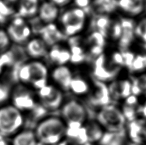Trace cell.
<instances>
[{
    "label": "cell",
    "instance_id": "1",
    "mask_svg": "<svg viewBox=\"0 0 146 145\" xmlns=\"http://www.w3.org/2000/svg\"><path fill=\"white\" fill-rule=\"evenodd\" d=\"M17 76L22 83L31 84L38 90L47 85L48 69L45 65L38 61L21 63Z\"/></svg>",
    "mask_w": 146,
    "mask_h": 145
},
{
    "label": "cell",
    "instance_id": "2",
    "mask_svg": "<svg viewBox=\"0 0 146 145\" xmlns=\"http://www.w3.org/2000/svg\"><path fill=\"white\" fill-rule=\"evenodd\" d=\"M66 131V126L60 119L51 117L41 121L38 124L35 134L38 141L49 145L58 142Z\"/></svg>",
    "mask_w": 146,
    "mask_h": 145
},
{
    "label": "cell",
    "instance_id": "3",
    "mask_svg": "<svg viewBox=\"0 0 146 145\" xmlns=\"http://www.w3.org/2000/svg\"><path fill=\"white\" fill-rule=\"evenodd\" d=\"M24 123L21 111L13 105L0 107V136H11L16 134Z\"/></svg>",
    "mask_w": 146,
    "mask_h": 145
},
{
    "label": "cell",
    "instance_id": "4",
    "mask_svg": "<svg viewBox=\"0 0 146 145\" xmlns=\"http://www.w3.org/2000/svg\"><path fill=\"white\" fill-rule=\"evenodd\" d=\"M99 123L110 132H117L124 130L126 119L122 111L113 105L103 107L98 114Z\"/></svg>",
    "mask_w": 146,
    "mask_h": 145
},
{
    "label": "cell",
    "instance_id": "5",
    "mask_svg": "<svg viewBox=\"0 0 146 145\" xmlns=\"http://www.w3.org/2000/svg\"><path fill=\"white\" fill-rule=\"evenodd\" d=\"M85 12L84 10L76 8L64 12L61 22L66 35L72 36L80 32L85 24Z\"/></svg>",
    "mask_w": 146,
    "mask_h": 145
},
{
    "label": "cell",
    "instance_id": "6",
    "mask_svg": "<svg viewBox=\"0 0 146 145\" xmlns=\"http://www.w3.org/2000/svg\"><path fill=\"white\" fill-rule=\"evenodd\" d=\"M6 32L10 41L21 45L28 42L32 34V29L24 18L18 16L11 20Z\"/></svg>",
    "mask_w": 146,
    "mask_h": 145
},
{
    "label": "cell",
    "instance_id": "7",
    "mask_svg": "<svg viewBox=\"0 0 146 145\" xmlns=\"http://www.w3.org/2000/svg\"><path fill=\"white\" fill-rule=\"evenodd\" d=\"M62 114L67 122L68 127L82 126L87 117L84 107L74 100L69 101L63 106Z\"/></svg>",
    "mask_w": 146,
    "mask_h": 145
},
{
    "label": "cell",
    "instance_id": "8",
    "mask_svg": "<svg viewBox=\"0 0 146 145\" xmlns=\"http://www.w3.org/2000/svg\"><path fill=\"white\" fill-rule=\"evenodd\" d=\"M38 95L43 107L49 110L57 109L60 106L63 98L60 90L48 84L38 90Z\"/></svg>",
    "mask_w": 146,
    "mask_h": 145
},
{
    "label": "cell",
    "instance_id": "9",
    "mask_svg": "<svg viewBox=\"0 0 146 145\" xmlns=\"http://www.w3.org/2000/svg\"><path fill=\"white\" fill-rule=\"evenodd\" d=\"M13 105L20 111H31L36 103L31 92L23 86L15 87L12 94Z\"/></svg>",
    "mask_w": 146,
    "mask_h": 145
},
{
    "label": "cell",
    "instance_id": "10",
    "mask_svg": "<svg viewBox=\"0 0 146 145\" xmlns=\"http://www.w3.org/2000/svg\"><path fill=\"white\" fill-rule=\"evenodd\" d=\"M118 67H112L106 63L104 54H101L96 59L94 68V75L98 81H107L114 78L119 72Z\"/></svg>",
    "mask_w": 146,
    "mask_h": 145
},
{
    "label": "cell",
    "instance_id": "11",
    "mask_svg": "<svg viewBox=\"0 0 146 145\" xmlns=\"http://www.w3.org/2000/svg\"><path fill=\"white\" fill-rule=\"evenodd\" d=\"M120 22L121 24L122 33L119 43L121 49L126 51L134 39L135 25L133 20L127 18H122Z\"/></svg>",
    "mask_w": 146,
    "mask_h": 145
},
{
    "label": "cell",
    "instance_id": "12",
    "mask_svg": "<svg viewBox=\"0 0 146 145\" xmlns=\"http://www.w3.org/2000/svg\"><path fill=\"white\" fill-rule=\"evenodd\" d=\"M94 81L95 89L90 97V102L94 105L103 106L109 105L110 102V97L108 91V88L100 81L97 79Z\"/></svg>",
    "mask_w": 146,
    "mask_h": 145
},
{
    "label": "cell",
    "instance_id": "13",
    "mask_svg": "<svg viewBox=\"0 0 146 145\" xmlns=\"http://www.w3.org/2000/svg\"><path fill=\"white\" fill-rule=\"evenodd\" d=\"M39 34L41 36V39L47 45L54 46L60 41L64 39L62 33L53 23L48 24L43 26L39 32Z\"/></svg>",
    "mask_w": 146,
    "mask_h": 145
},
{
    "label": "cell",
    "instance_id": "14",
    "mask_svg": "<svg viewBox=\"0 0 146 145\" xmlns=\"http://www.w3.org/2000/svg\"><path fill=\"white\" fill-rule=\"evenodd\" d=\"M131 82L127 80L115 81L108 88L110 98L118 100L120 98H127L131 94Z\"/></svg>",
    "mask_w": 146,
    "mask_h": 145
},
{
    "label": "cell",
    "instance_id": "15",
    "mask_svg": "<svg viewBox=\"0 0 146 145\" xmlns=\"http://www.w3.org/2000/svg\"><path fill=\"white\" fill-rule=\"evenodd\" d=\"M26 53L32 58H42L48 54L47 45L40 38H33L27 43Z\"/></svg>",
    "mask_w": 146,
    "mask_h": 145
},
{
    "label": "cell",
    "instance_id": "16",
    "mask_svg": "<svg viewBox=\"0 0 146 145\" xmlns=\"http://www.w3.org/2000/svg\"><path fill=\"white\" fill-rule=\"evenodd\" d=\"M52 78L65 90H69L72 79V74L70 69L66 66H59L52 72Z\"/></svg>",
    "mask_w": 146,
    "mask_h": 145
},
{
    "label": "cell",
    "instance_id": "17",
    "mask_svg": "<svg viewBox=\"0 0 146 145\" xmlns=\"http://www.w3.org/2000/svg\"><path fill=\"white\" fill-rule=\"evenodd\" d=\"M39 19L47 24L53 22L58 14V9L51 1H44L38 7Z\"/></svg>",
    "mask_w": 146,
    "mask_h": 145
},
{
    "label": "cell",
    "instance_id": "18",
    "mask_svg": "<svg viewBox=\"0 0 146 145\" xmlns=\"http://www.w3.org/2000/svg\"><path fill=\"white\" fill-rule=\"evenodd\" d=\"M71 48V60L73 63L80 64L86 59V54L84 49L81 46L79 37H72L69 40Z\"/></svg>",
    "mask_w": 146,
    "mask_h": 145
},
{
    "label": "cell",
    "instance_id": "19",
    "mask_svg": "<svg viewBox=\"0 0 146 145\" xmlns=\"http://www.w3.org/2000/svg\"><path fill=\"white\" fill-rule=\"evenodd\" d=\"M117 3L121 10L133 15L140 14L144 9V0H119Z\"/></svg>",
    "mask_w": 146,
    "mask_h": 145
},
{
    "label": "cell",
    "instance_id": "20",
    "mask_svg": "<svg viewBox=\"0 0 146 145\" xmlns=\"http://www.w3.org/2000/svg\"><path fill=\"white\" fill-rule=\"evenodd\" d=\"M138 111H139V108H138L137 98L135 95H131L125 100L122 107V115L126 120L133 121L135 120Z\"/></svg>",
    "mask_w": 146,
    "mask_h": 145
},
{
    "label": "cell",
    "instance_id": "21",
    "mask_svg": "<svg viewBox=\"0 0 146 145\" xmlns=\"http://www.w3.org/2000/svg\"><path fill=\"white\" fill-rule=\"evenodd\" d=\"M37 141L35 132L27 129L15 134L12 139V145H37Z\"/></svg>",
    "mask_w": 146,
    "mask_h": 145
},
{
    "label": "cell",
    "instance_id": "22",
    "mask_svg": "<svg viewBox=\"0 0 146 145\" xmlns=\"http://www.w3.org/2000/svg\"><path fill=\"white\" fill-rule=\"evenodd\" d=\"M51 60L59 65H63L71 59V53L67 49L54 45L48 53Z\"/></svg>",
    "mask_w": 146,
    "mask_h": 145
},
{
    "label": "cell",
    "instance_id": "23",
    "mask_svg": "<svg viewBox=\"0 0 146 145\" xmlns=\"http://www.w3.org/2000/svg\"><path fill=\"white\" fill-rule=\"evenodd\" d=\"M38 10V0H20L18 14L21 17H32Z\"/></svg>",
    "mask_w": 146,
    "mask_h": 145
},
{
    "label": "cell",
    "instance_id": "24",
    "mask_svg": "<svg viewBox=\"0 0 146 145\" xmlns=\"http://www.w3.org/2000/svg\"><path fill=\"white\" fill-rule=\"evenodd\" d=\"M105 37L100 33L94 32L88 37V44L90 47V53L94 56H99L102 54L105 45Z\"/></svg>",
    "mask_w": 146,
    "mask_h": 145
},
{
    "label": "cell",
    "instance_id": "25",
    "mask_svg": "<svg viewBox=\"0 0 146 145\" xmlns=\"http://www.w3.org/2000/svg\"><path fill=\"white\" fill-rule=\"evenodd\" d=\"M66 134L72 141L80 144H85L88 142L87 132L82 126L68 127L66 129Z\"/></svg>",
    "mask_w": 146,
    "mask_h": 145
},
{
    "label": "cell",
    "instance_id": "26",
    "mask_svg": "<svg viewBox=\"0 0 146 145\" xmlns=\"http://www.w3.org/2000/svg\"><path fill=\"white\" fill-rule=\"evenodd\" d=\"M144 125L140 121L134 120L131 121L129 127V134L135 143L141 144L145 140Z\"/></svg>",
    "mask_w": 146,
    "mask_h": 145
},
{
    "label": "cell",
    "instance_id": "27",
    "mask_svg": "<svg viewBox=\"0 0 146 145\" xmlns=\"http://www.w3.org/2000/svg\"><path fill=\"white\" fill-rule=\"evenodd\" d=\"M125 133L124 130L117 132H108L103 134L100 139L101 145H124Z\"/></svg>",
    "mask_w": 146,
    "mask_h": 145
},
{
    "label": "cell",
    "instance_id": "28",
    "mask_svg": "<svg viewBox=\"0 0 146 145\" xmlns=\"http://www.w3.org/2000/svg\"><path fill=\"white\" fill-rule=\"evenodd\" d=\"M111 20L109 17L104 15H98L94 18L93 21V26L96 28V31L104 37H107L109 30L111 24Z\"/></svg>",
    "mask_w": 146,
    "mask_h": 145
},
{
    "label": "cell",
    "instance_id": "29",
    "mask_svg": "<svg viewBox=\"0 0 146 145\" xmlns=\"http://www.w3.org/2000/svg\"><path fill=\"white\" fill-rule=\"evenodd\" d=\"M69 90H71L75 94L82 95L87 94L89 90V87L87 82L83 79L80 77H72Z\"/></svg>",
    "mask_w": 146,
    "mask_h": 145
},
{
    "label": "cell",
    "instance_id": "30",
    "mask_svg": "<svg viewBox=\"0 0 146 145\" xmlns=\"http://www.w3.org/2000/svg\"><path fill=\"white\" fill-rule=\"evenodd\" d=\"M85 128L87 132L88 142H95L100 140L104 134L100 126L95 122L90 123Z\"/></svg>",
    "mask_w": 146,
    "mask_h": 145
},
{
    "label": "cell",
    "instance_id": "31",
    "mask_svg": "<svg viewBox=\"0 0 146 145\" xmlns=\"http://www.w3.org/2000/svg\"><path fill=\"white\" fill-rule=\"evenodd\" d=\"M131 94L133 95H146V74L140 75L131 82Z\"/></svg>",
    "mask_w": 146,
    "mask_h": 145
},
{
    "label": "cell",
    "instance_id": "32",
    "mask_svg": "<svg viewBox=\"0 0 146 145\" xmlns=\"http://www.w3.org/2000/svg\"><path fill=\"white\" fill-rule=\"evenodd\" d=\"M99 10L103 13H110L118 7L117 0H95Z\"/></svg>",
    "mask_w": 146,
    "mask_h": 145
},
{
    "label": "cell",
    "instance_id": "33",
    "mask_svg": "<svg viewBox=\"0 0 146 145\" xmlns=\"http://www.w3.org/2000/svg\"><path fill=\"white\" fill-rule=\"evenodd\" d=\"M146 68V55H138L135 57L129 69L133 72H140Z\"/></svg>",
    "mask_w": 146,
    "mask_h": 145
},
{
    "label": "cell",
    "instance_id": "34",
    "mask_svg": "<svg viewBox=\"0 0 146 145\" xmlns=\"http://www.w3.org/2000/svg\"><path fill=\"white\" fill-rule=\"evenodd\" d=\"M135 34L146 43V17L135 26Z\"/></svg>",
    "mask_w": 146,
    "mask_h": 145
},
{
    "label": "cell",
    "instance_id": "35",
    "mask_svg": "<svg viewBox=\"0 0 146 145\" xmlns=\"http://www.w3.org/2000/svg\"><path fill=\"white\" fill-rule=\"evenodd\" d=\"M122 28L120 21L111 22L110 28L109 30L108 35H110L113 39H119L121 36Z\"/></svg>",
    "mask_w": 146,
    "mask_h": 145
},
{
    "label": "cell",
    "instance_id": "36",
    "mask_svg": "<svg viewBox=\"0 0 146 145\" xmlns=\"http://www.w3.org/2000/svg\"><path fill=\"white\" fill-rule=\"evenodd\" d=\"M10 40L6 31L0 29V53L6 50L9 47Z\"/></svg>",
    "mask_w": 146,
    "mask_h": 145
},
{
    "label": "cell",
    "instance_id": "37",
    "mask_svg": "<svg viewBox=\"0 0 146 145\" xmlns=\"http://www.w3.org/2000/svg\"><path fill=\"white\" fill-rule=\"evenodd\" d=\"M13 13V10L9 6L7 3L4 0H0V15L4 17L11 15Z\"/></svg>",
    "mask_w": 146,
    "mask_h": 145
},
{
    "label": "cell",
    "instance_id": "38",
    "mask_svg": "<svg viewBox=\"0 0 146 145\" xmlns=\"http://www.w3.org/2000/svg\"><path fill=\"white\" fill-rule=\"evenodd\" d=\"M10 95V91L5 84L0 83V103L6 101Z\"/></svg>",
    "mask_w": 146,
    "mask_h": 145
},
{
    "label": "cell",
    "instance_id": "39",
    "mask_svg": "<svg viewBox=\"0 0 146 145\" xmlns=\"http://www.w3.org/2000/svg\"><path fill=\"white\" fill-rule=\"evenodd\" d=\"M112 59H113V64L118 65H124V60L122 53H114L113 57H112Z\"/></svg>",
    "mask_w": 146,
    "mask_h": 145
},
{
    "label": "cell",
    "instance_id": "40",
    "mask_svg": "<svg viewBox=\"0 0 146 145\" xmlns=\"http://www.w3.org/2000/svg\"><path fill=\"white\" fill-rule=\"evenodd\" d=\"M76 5L81 9H86L90 4V0H74Z\"/></svg>",
    "mask_w": 146,
    "mask_h": 145
},
{
    "label": "cell",
    "instance_id": "41",
    "mask_svg": "<svg viewBox=\"0 0 146 145\" xmlns=\"http://www.w3.org/2000/svg\"><path fill=\"white\" fill-rule=\"evenodd\" d=\"M52 3L56 5H59V6H63L68 3L70 1V0H51Z\"/></svg>",
    "mask_w": 146,
    "mask_h": 145
},
{
    "label": "cell",
    "instance_id": "42",
    "mask_svg": "<svg viewBox=\"0 0 146 145\" xmlns=\"http://www.w3.org/2000/svg\"><path fill=\"white\" fill-rule=\"evenodd\" d=\"M139 111L142 114V115L146 118V102L139 109Z\"/></svg>",
    "mask_w": 146,
    "mask_h": 145
},
{
    "label": "cell",
    "instance_id": "43",
    "mask_svg": "<svg viewBox=\"0 0 146 145\" xmlns=\"http://www.w3.org/2000/svg\"><path fill=\"white\" fill-rule=\"evenodd\" d=\"M0 145H11L3 138H0Z\"/></svg>",
    "mask_w": 146,
    "mask_h": 145
},
{
    "label": "cell",
    "instance_id": "44",
    "mask_svg": "<svg viewBox=\"0 0 146 145\" xmlns=\"http://www.w3.org/2000/svg\"><path fill=\"white\" fill-rule=\"evenodd\" d=\"M3 65V63L1 59H0V74H1V71H2Z\"/></svg>",
    "mask_w": 146,
    "mask_h": 145
},
{
    "label": "cell",
    "instance_id": "45",
    "mask_svg": "<svg viewBox=\"0 0 146 145\" xmlns=\"http://www.w3.org/2000/svg\"><path fill=\"white\" fill-rule=\"evenodd\" d=\"M144 139L145 140L146 139V127L145 128V132H144Z\"/></svg>",
    "mask_w": 146,
    "mask_h": 145
},
{
    "label": "cell",
    "instance_id": "46",
    "mask_svg": "<svg viewBox=\"0 0 146 145\" xmlns=\"http://www.w3.org/2000/svg\"><path fill=\"white\" fill-rule=\"evenodd\" d=\"M129 145H141V144H137V143H132V144H130Z\"/></svg>",
    "mask_w": 146,
    "mask_h": 145
},
{
    "label": "cell",
    "instance_id": "47",
    "mask_svg": "<svg viewBox=\"0 0 146 145\" xmlns=\"http://www.w3.org/2000/svg\"><path fill=\"white\" fill-rule=\"evenodd\" d=\"M7 1H9V2H12V1H14L15 0H7Z\"/></svg>",
    "mask_w": 146,
    "mask_h": 145
},
{
    "label": "cell",
    "instance_id": "48",
    "mask_svg": "<svg viewBox=\"0 0 146 145\" xmlns=\"http://www.w3.org/2000/svg\"><path fill=\"white\" fill-rule=\"evenodd\" d=\"M84 145H90L89 144H88V143H86V144H85Z\"/></svg>",
    "mask_w": 146,
    "mask_h": 145
}]
</instances>
